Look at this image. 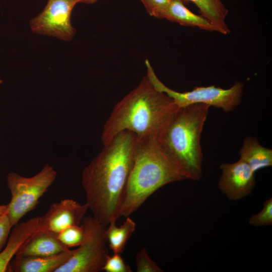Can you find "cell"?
Wrapping results in <instances>:
<instances>
[{
    "instance_id": "obj_1",
    "label": "cell",
    "mask_w": 272,
    "mask_h": 272,
    "mask_svg": "<svg viewBox=\"0 0 272 272\" xmlns=\"http://www.w3.org/2000/svg\"><path fill=\"white\" fill-rule=\"evenodd\" d=\"M137 145L135 134L116 135L83 169L82 185L93 216L105 226L115 221L132 168Z\"/></svg>"
},
{
    "instance_id": "obj_2",
    "label": "cell",
    "mask_w": 272,
    "mask_h": 272,
    "mask_svg": "<svg viewBox=\"0 0 272 272\" xmlns=\"http://www.w3.org/2000/svg\"><path fill=\"white\" fill-rule=\"evenodd\" d=\"M179 107L165 93L156 89L147 75L140 84L118 102L103 126L101 141L107 144L123 131L137 139L158 138Z\"/></svg>"
},
{
    "instance_id": "obj_3",
    "label": "cell",
    "mask_w": 272,
    "mask_h": 272,
    "mask_svg": "<svg viewBox=\"0 0 272 272\" xmlns=\"http://www.w3.org/2000/svg\"><path fill=\"white\" fill-rule=\"evenodd\" d=\"M189 179L184 170L162 148L155 137L137 139L134 161L115 220L127 217L161 187Z\"/></svg>"
},
{
    "instance_id": "obj_4",
    "label": "cell",
    "mask_w": 272,
    "mask_h": 272,
    "mask_svg": "<svg viewBox=\"0 0 272 272\" xmlns=\"http://www.w3.org/2000/svg\"><path fill=\"white\" fill-rule=\"evenodd\" d=\"M210 107L198 103L179 107L158 138L164 151L192 180L202 176L200 139Z\"/></svg>"
},
{
    "instance_id": "obj_5",
    "label": "cell",
    "mask_w": 272,
    "mask_h": 272,
    "mask_svg": "<svg viewBox=\"0 0 272 272\" xmlns=\"http://www.w3.org/2000/svg\"><path fill=\"white\" fill-rule=\"evenodd\" d=\"M57 174L49 164H46L31 177H25L14 172L7 174L6 182L11 199L7 205L6 214L13 227L36 207L39 199L55 181Z\"/></svg>"
},
{
    "instance_id": "obj_6",
    "label": "cell",
    "mask_w": 272,
    "mask_h": 272,
    "mask_svg": "<svg viewBox=\"0 0 272 272\" xmlns=\"http://www.w3.org/2000/svg\"><path fill=\"white\" fill-rule=\"evenodd\" d=\"M145 64L147 76L153 86L167 94L179 107L200 103L214 106L228 112L233 111L242 101L243 93L242 82H236L227 89L212 85L196 87L191 91L179 92L168 88L158 79L148 59L146 60Z\"/></svg>"
},
{
    "instance_id": "obj_7",
    "label": "cell",
    "mask_w": 272,
    "mask_h": 272,
    "mask_svg": "<svg viewBox=\"0 0 272 272\" xmlns=\"http://www.w3.org/2000/svg\"><path fill=\"white\" fill-rule=\"evenodd\" d=\"M81 225L84 236L66 262L55 272H98L109 255L105 236L106 226L92 216L85 217Z\"/></svg>"
},
{
    "instance_id": "obj_8",
    "label": "cell",
    "mask_w": 272,
    "mask_h": 272,
    "mask_svg": "<svg viewBox=\"0 0 272 272\" xmlns=\"http://www.w3.org/2000/svg\"><path fill=\"white\" fill-rule=\"evenodd\" d=\"M77 4V0H48L41 12L30 20L31 31L64 41L72 40L76 32L72 14Z\"/></svg>"
},
{
    "instance_id": "obj_9",
    "label": "cell",
    "mask_w": 272,
    "mask_h": 272,
    "mask_svg": "<svg viewBox=\"0 0 272 272\" xmlns=\"http://www.w3.org/2000/svg\"><path fill=\"white\" fill-rule=\"evenodd\" d=\"M218 186L231 200H238L248 196L255 185V172L241 159L233 163H223Z\"/></svg>"
},
{
    "instance_id": "obj_10",
    "label": "cell",
    "mask_w": 272,
    "mask_h": 272,
    "mask_svg": "<svg viewBox=\"0 0 272 272\" xmlns=\"http://www.w3.org/2000/svg\"><path fill=\"white\" fill-rule=\"evenodd\" d=\"M88 210L86 202L81 204L73 199L53 202L46 212L39 217L38 229L58 234L68 227L81 225Z\"/></svg>"
},
{
    "instance_id": "obj_11",
    "label": "cell",
    "mask_w": 272,
    "mask_h": 272,
    "mask_svg": "<svg viewBox=\"0 0 272 272\" xmlns=\"http://www.w3.org/2000/svg\"><path fill=\"white\" fill-rule=\"evenodd\" d=\"M74 250L69 249L48 256H16L10 262L9 272H55L72 256Z\"/></svg>"
},
{
    "instance_id": "obj_12",
    "label": "cell",
    "mask_w": 272,
    "mask_h": 272,
    "mask_svg": "<svg viewBox=\"0 0 272 272\" xmlns=\"http://www.w3.org/2000/svg\"><path fill=\"white\" fill-rule=\"evenodd\" d=\"M69 249L59 241L57 234L38 229L27 239L15 256H48Z\"/></svg>"
},
{
    "instance_id": "obj_13",
    "label": "cell",
    "mask_w": 272,
    "mask_h": 272,
    "mask_svg": "<svg viewBox=\"0 0 272 272\" xmlns=\"http://www.w3.org/2000/svg\"><path fill=\"white\" fill-rule=\"evenodd\" d=\"M39 217H33L14 225L5 248L0 252V272L7 271L10 262L23 244L39 229Z\"/></svg>"
},
{
    "instance_id": "obj_14",
    "label": "cell",
    "mask_w": 272,
    "mask_h": 272,
    "mask_svg": "<svg viewBox=\"0 0 272 272\" xmlns=\"http://www.w3.org/2000/svg\"><path fill=\"white\" fill-rule=\"evenodd\" d=\"M162 19L179 24L210 31L217 32L216 28L201 15H196L189 10L183 0H170L163 14Z\"/></svg>"
},
{
    "instance_id": "obj_15",
    "label": "cell",
    "mask_w": 272,
    "mask_h": 272,
    "mask_svg": "<svg viewBox=\"0 0 272 272\" xmlns=\"http://www.w3.org/2000/svg\"><path fill=\"white\" fill-rule=\"evenodd\" d=\"M238 153L240 159L246 163L255 173L272 166V150L261 145L255 137H246Z\"/></svg>"
},
{
    "instance_id": "obj_16",
    "label": "cell",
    "mask_w": 272,
    "mask_h": 272,
    "mask_svg": "<svg viewBox=\"0 0 272 272\" xmlns=\"http://www.w3.org/2000/svg\"><path fill=\"white\" fill-rule=\"evenodd\" d=\"M190 2L198 8L200 15L207 19L217 32L226 35L230 32L226 19L229 12L222 0H183Z\"/></svg>"
},
{
    "instance_id": "obj_17",
    "label": "cell",
    "mask_w": 272,
    "mask_h": 272,
    "mask_svg": "<svg viewBox=\"0 0 272 272\" xmlns=\"http://www.w3.org/2000/svg\"><path fill=\"white\" fill-rule=\"evenodd\" d=\"M116 221H111L106 227L105 236L109 248L113 253L120 254L124 250L125 245L136 228L135 222L129 217L125 222L117 226Z\"/></svg>"
},
{
    "instance_id": "obj_18",
    "label": "cell",
    "mask_w": 272,
    "mask_h": 272,
    "mask_svg": "<svg viewBox=\"0 0 272 272\" xmlns=\"http://www.w3.org/2000/svg\"><path fill=\"white\" fill-rule=\"evenodd\" d=\"M84 236L82 225H73L66 228L57 234L59 241L67 248L78 246Z\"/></svg>"
},
{
    "instance_id": "obj_19",
    "label": "cell",
    "mask_w": 272,
    "mask_h": 272,
    "mask_svg": "<svg viewBox=\"0 0 272 272\" xmlns=\"http://www.w3.org/2000/svg\"><path fill=\"white\" fill-rule=\"evenodd\" d=\"M249 224L254 227L271 226L272 225V198L265 200L262 209L258 213L251 216Z\"/></svg>"
},
{
    "instance_id": "obj_20",
    "label": "cell",
    "mask_w": 272,
    "mask_h": 272,
    "mask_svg": "<svg viewBox=\"0 0 272 272\" xmlns=\"http://www.w3.org/2000/svg\"><path fill=\"white\" fill-rule=\"evenodd\" d=\"M137 272H162L163 270L151 258L146 248H142L135 257Z\"/></svg>"
},
{
    "instance_id": "obj_21",
    "label": "cell",
    "mask_w": 272,
    "mask_h": 272,
    "mask_svg": "<svg viewBox=\"0 0 272 272\" xmlns=\"http://www.w3.org/2000/svg\"><path fill=\"white\" fill-rule=\"evenodd\" d=\"M102 270L106 272H131L130 267L125 263L120 254L113 253L108 255Z\"/></svg>"
},
{
    "instance_id": "obj_22",
    "label": "cell",
    "mask_w": 272,
    "mask_h": 272,
    "mask_svg": "<svg viewBox=\"0 0 272 272\" xmlns=\"http://www.w3.org/2000/svg\"><path fill=\"white\" fill-rule=\"evenodd\" d=\"M147 12L151 16L162 19L170 0H140Z\"/></svg>"
},
{
    "instance_id": "obj_23",
    "label": "cell",
    "mask_w": 272,
    "mask_h": 272,
    "mask_svg": "<svg viewBox=\"0 0 272 272\" xmlns=\"http://www.w3.org/2000/svg\"><path fill=\"white\" fill-rule=\"evenodd\" d=\"M13 228L9 219L5 213L0 216V250L7 241Z\"/></svg>"
},
{
    "instance_id": "obj_24",
    "label": "cell",
    "mask_w": 272,
    "mask_h": 272,
    "mask_svg": "<svg viewBox=\"0 0 272 272\" xmlns=\"http://www.w3.org/2000/svg\"><path fill=\"white\" fill-rule=\"evenodd\" d=\"M78 3H84L87 4H92L96 3L99 0H77Z\"/></svg>"
},
{
    "instance_id": "obj_25",
    "label": "cell",
    "mask_w": 272,
    "mask_h": 272,
    "mask_svg": "<svg viewBox=\"0 0 272 272\" xmlns=\"http://www.w3.org/2000/svg\"><path fill=\"white\" fill-rule=\"evenodd\" d=\"M7 210V205H0V216L6 213Z\"/></svg>"
},
{
    "instance_id": "obj_26",
    "label": "cell",
    "mask_w": 272,
    "mask_h": 272,
    "mask_svg": "<svg viewBox=\"0 0 272 272\" xmlns=\"http://www.w3.org/2000/svg\"><path fill=\"white\" fill-rule=\"evenodd\" d=\"M3 82L2 80L0 79V84H2Z\"/></svg>"
}]
</instances>
